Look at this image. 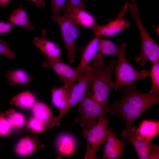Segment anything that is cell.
Instances as JSON below:
<instances>
[{"instance_id": "30bf717a", "label": "cell", "mask_w": 159, "mask_h": 159, "mask_svg": "<svg viewBox=\"0 0 159 159\" xmlns=\"http://www.w3.org/2000/svg\"><path fill=\"white\" fill-rule=\"evenodd\" d=\"M42 36L35 37L32 41L33 44L45 54L47 59L54 61L62 60V51L59 46L46 39L44 30L42 31Z\"/></svg>"}, {"instance_id": "277c9868", "label": "cell", "mask_w": 159, "mask_h": 159, "mask_svg": "<svg viewBox=\"0 0 159 159\" xmlns=\"http://www.w3.org/2000/svg\"><path fill=\"white\" fill-rule=\"evenodd\" d=\"M117 62L114 60L101 69L89 85L92 99L99 104L107 105L109 95L115 87V83L112 77Z\"/></svg>"}, {"instance_id": "7a4b0ae2", "label": "cell", "mask_w": 159, "mask_h": 159, "mask_svg": "<svg viewBox=\"0 0 159 159\" xmlns=\"http://www.w3.org/2000/svg\"><path fill=\"white\" fill-rule=\"evenodd\" d=\"M79 116L74 119L80 124L84 138L89 130L96 124L99 118L109 113L110 105H102L94 101L91 97L90 87H89L82 100L78 104Z\"/></svg>"}, {"instance_id": "cb8c5ba5", "label": "cell", "mask_w": 159, "mask_h": 159, "mask_svg": "<svg viewBox=\"0 0 159 159\" xmlns=\"http://www.w3.org/2000/svg\"><path fill=\"white\" fill-rule=\"evenodd\" d=\"M37 144L34 140L29 137H26L22 139L18 143L16 151L21 155H26L32 153L37 149Z\"/></svg>"}, {"instance_id": "f546056e", "label": "cell", "mask_w": 159, "mask_h": 159, "mask_svg": "<svg viewBox=\"0 0 159 159\" xmlns=\"http://www.w3.org/2000/svg\"><path fill=\"white\" fill-rule=\"evenodd\" d=\"M0 54L12 60L16 58L15 53L11 49L9 44L1 38H0Z\"/></svg>"}, {"instance_id": "484cf974", "label": "cell", "mask_w": 159, "mask_h": 159, "mask_svg": "<svg viewBox=\"0 0 159 159\" xmlns=\"http://www.w3.org/2000/svg\"><path fill=\"white\" fill-rule=\"evenodd\" d=\"M152 87L149 93L159 95V62L153 63L149 72Z\"/></svg>"}, {"instance_id": "9a60e30c", "label": "cell", "mask_w": 159, "mask_h": 159, "mask_svg": "<svg viewBox=\"0 0 159 159\" xmlns=\"http://www.w3.org/2000/svg\"><path fill=\"white\" fill-rule=\"evenodd\" d=\"M34 117L43 123L50 129L58 125L57 117L53 114L49 107L41 102L36 103L32 107Z\"/></svg>"}, {"instance_id": "603a6c76", "label": "cell", "mask_w": 159, "mask_h": 159, "mask_svg": "<svg viewBox=\"0 0 159 159\" xmlns=\"http://www.w3.org/2000/svg\"><path fill=\"white\" fill-rule=\"evenodd\" d=\"M35 103L36 99L34 96L28 91L20 93L13 97L10 102L11 105L22 108L32 107Z\"/></svg>"}, {"instance_id": "4316f807", "label": "cell", "mask_w": 159, "mask_h": 159, "mask_svg": "<svg viewBox=\"0 0 159 159\" xmlns=\"http://www.w3.org/2000/svg\"><path fill=\"white\" fill-rule=\"evenodd\" d=\"M86 8L85 0H67L66 5L61 11L63 13H69L76 9H85Z\"/></svg>"}, {"instance_id": "5b68a950", "label": "cell", "mask_w": 159, "mask_h": 159, "mask_svg": "<svg viewBox=\"0 0 159 159\" xmlns=\"http://www.w3.org/2000/svg\"><path fill=\"white\" fill-rule=\"evenodd\" d=\"M92 65L82 75L77 83L75 84L69 92V99L65 108L59 112L58 117L62 118L73 107L79 104L85 95L90 84L98 71L105 65L103 55L97 53L93 59Z\"/></svg>"}, {"instance_id": "ba28073f", "label": "cell", "mask_w": 159, "mask_h": 159, "mask_svg": "<svg viewBox=\"0 0 159 159\" xmlns=\"http://www.w3.org/2000/svg\"><path fill=\"white\" fill-rule=\"evenodd\" d=\"M56 22L58 23L67 49L69 62L73 63L76 59V43L80 32V28L70 16L68 13L59 16Z\"/></svg>"}, {"instance_id": "e575fe53", "label": "cell", "mask_w": 159, "mask_h": 159, "mask_svg": "<svg viewBox=\"0 0 159 159\" xmlns=\"http://www.w3.org/2000/svg\"><path fill=\"white\" fill-rule=\"evenodd\" d=\"M11 0H0V7L6 6Z\"/></svg>"}, {"instance_id": "52a82bcc", "label": "cell", "mask_w": 159, "mask_h": 159, "mask_svg": "<svg viewBox=\"0 0 159 159\" xmlns=\"http://www.w3.org/2000/svg\"><path fill=\"white\" fill-rule=\"evenodd\" d=\"M118 58L114 69L116 75L115 91L149 76V72L145 69L139 71L130 64L126 59L125 53Z\"/></svg>"}, {"instance_id": "d4e9b609", "label": "cell", "mask_w": 159, "mask_h": 159, "mask_svg": "<svg viewBox=\"0 0 159 159\" xmlns=\"http://www.w3.org/2000/svg\"><path fill=\"white\" fill-rule=\"evenodd\" d=\"M4 114L11 126L20 127L24 124L25 120L24 116L13 109H10L6 111Z\"/></svg>"}, {"instance_id": "4dcf8cb0", "label": "cell", "mask_w": 159, "mask_h": 159, "mask_svg": "<svg viewBox=\"0 0 159 159\" xmlns=\"http://www.w3.org/2000/svg\"><path fill=\"white\" fill-rule=\"evenodd\" d=\"M11 126L4 115L0 113V135H6L9 132Z\"/></svg>"}, {"instance_id": "d6a6232c", "label": "cell", "mask_w": 159, "mask_h": 159, "mask_svg": "<svg viewBox=\"0 0 159 159\" xmlns=\"http://www.w3.org/2000/svg\"><path fill=\"white\" fill-rule=\"evenodd\" d=\"M149 159H159V146L155 145L153 151L150 155Z\"/></svg>"}, {"instance_id": "1f68e13d", "label": "cell", "mask_w": 159, "mask_h": 159, "mask_svg": "<svg viewBox=\"0 0 159 159\" xmlns=\"http://www.w3.org/2000/svg\"><path fill=\"white\" fill-rule=\"evenodd\" d=\"M12 29V24L9 21L0 22V34L8 33Z\"/></svg>"}, {"instance_id": "5bb4252c", "label": "cell", "mask_w": 159, "mask_h": 159, "mask_svg": "<svg viewBox=\"0 0 159 159\" xmlns=\"http://www.w3.org/2000/svg\"><path fill=\"white\" fill-rule=\"evenodd\" d=\"M129 22L126 20L117 19L103 25L95 24L92 28L95 36L109 37L118 34L128 27Z\"/></svg>"}, {"instance_id": "f1b7e54d", "label": "cell", "mask_w": 159, "mask_h": 159, "mask_svg": "<svg viewBox=\"0 0 159 159\" xmlns=\"http://www.w3.org/2000/svg\"><path fill=\"white\" fill-rule=\"evenodd\" d=\"M67 0H51V11L52 19L56 22L58 14L63 8L66 1Z\"/></svg>"}, {"instance_id": "8992f818", "label": "cell", "mask_w": 159, "mask_h": 159, "mask_svg": "<svg viewBox=\"0 0 159 159\" xmlns=\"http://www.w3.org/2000/svg\"><path fill=\"white\" fill-rule=\"evenodd\" d=\"M109 124L107 117L103 115L88 131L85 138L87 141V147L84 159H95L97 158V152L108 138Z\"/></svg>"}, {"instance_id": "d6986e66", "label": "cell", "mask_w": 159, "mask_h": 159, "mask_svg": "<svg viewBox=\"0 0 159 159\" xmlns=\"http://www.w3.org/2000/svg\"><path fill=\"white\" fill-rule=\"evenodd\" d=\"M127 44L122 43L120 46H117L111 41L107 39H99L98 51L102 55H113L117 58L124 53Z\"/></svg>"}, {"instance_id": "4fadbf2b", "label": "cell", "mask_w": 159, "mask_h": 159, "mask_svg": "<svg viewBox=\"0 0 159 159\" xmlns=\"http://www.w3.org/2000/svg\"><path fill=\"white\" fill-rule=\"evenodd\" d=\"M121 135L125 141H129L132 144L139 159H149L155 145L150 144L149 141L138 139L131 130L128 131L125 130Z\"/></svg>"}, {"instance_id": "8d00e7d4", "label": "cell", "mask_w": 159, "mask_h": 159, "mask_svg": "<svg viewBox=\"0 0 159 159\" xmlns=\"http://www.w3.org/2000/svg\"><path fill=\"white\" fill-rule=\"evenodd\" d=\"M132 1H133V2H135V1L136 0H132Z\"/></svg>"}, {"instance_id": "2e32d148", "label": "cell", "mask_w": 159, "mask_h": 159, "mask_svg": "<svg viewBox=\"0 0 159 159\" xmlns=\"http://www.w3.org/2000/svg\"><path fill=\"white\" fill-rule=\"evenodd\" d=\"M159 133V121L147 120L143 121L133 133L138 139L149 142Z\"/></svg>"}, {"instance_id": "8fae6325", "label": "cell", "mask_w": 159, "mask_h": 159, "mask_svg": "<svg viewBox=\"0 0 159 159\" xmlns=\"http://www.w3.org/2000/svg\"><path fill=\"white\" fill-rule=\"evenodd\" d=\"M106 145L103 147V159H118L122 156L124 150L126 148V142L120 140L113 129H109V133Z\"/></svg>"}, {"instance_id": "44dd1931", "label": "cell", "mask_w": 159, "mask_h": 159, "mask_svg": "<svg viewBox=\"0 0 159 159\" xmlns=\"http://www.w3.org/2000/svg\"><path fill=\"white\" fill-rule=\"evenodd\" d=\"M9 22L12 24L22 27L29 31L34 29L28 18L26 10L23 8H18L14 10L10 16Z\"/></svg>"}, {"instance_id": "7c38bea8", "label": "cell", "mask_w": 159, "mask_h": 159, "mask_svg": "<svg viewBox=\"0 0 159 159\" xmlns=\"http://www.w3.org/2000/svg\"><path fill=\"white\" fill-rule=\"evenodd\" d=\"M100 38L95 36L82 49L80 63L76 67L81 75H83L87 71L90 67L89 65L90 62L97 54Z\"/></svg>"}, {"instance_id": "83f0119b", "label": "cell", "mask_w": 159, "mask_h": 159, "mask_svg": "<svg viewBox=\"0 0 159 159\" xmlns=\"http://www.w3.org/2000/svg\"><path fill=\"white\" fill-rule=\"evenodd\" d=\"M27 127L36 132H43L45 130L44 125L34 117L29 118L27 124Z\"/></svg>"}, {"instance_id": "836d02e7", "label": "cell", "mask_w": 159, "mask_h": 159, "mask_svg": "<svg viewBox=\"0 0 159 159\" xmlns=\"http://www.w3.org/2000/svg\"><path fill=\"white\" fill-rule=\"evenodd\" d=\"M32 2L37 8H44L45 6V0H28Z\"/></svg>"}, {"instance_id": "7402d4cb", "label": "cell", "mask_w": 159, "mask_h": 159, "mask_svg": "<svg viewBox=\"0 0 159 159\" xmlns=\"http://www.w3.org/2000/svg\"><path fill=\"white\" fill-rule=\"evenodd\" d=\"M5 77L10 85L19 84L27 85L33 78L29 75L24 70L17 69L6 72Z\"/></svg>"}, {"instance_id": "3957f363", "label": "cell", "mask_w": 159, "mask_h": 159, "mask_svg": "<svg viewBox=\"0 0 159 159\" xmlns=\"http://www.w3.org/2000/svg\"><path fill=\"white\" fill-rule=\"evenodd\" d=\"M127 9L131 12L138 28L141 41V52L139 55L135 58V61L140 62V66L143 67L149 61L153 63L159 62V47L143 26L137 4L133 2L128 3Z\"/></svg>"}, {"instance_id": "6da1fadb", "label": "cell", "mask_w": 159, "mask_h": 159, "mask_svg": "<svg viewBox=\"0 0 159 159\" xmlns=\"http://www.w3.org/2000/svg\"><path fill=\"white\" fill-rule=\"evenodd\" d=\"M123 93L122 99L110 105L109 113L121 117L125 124L126 130L130 131L134 121L147 109L159 102V96L140 92L132 84L127 85Z\"/></svg>"}, {"instance_id": "e0dca14e", "label": "cell", "mask_w": 159, "mask_h": 159, "mask_svg": "<svg viewBox=\"0 0 159 159\" xmlns=\"http://www.w3.org/2000/svg\"><path fill=\"white\" fill-rule=\"evenodd\" d=\"M85 9H76L68 14L77 25L86 28H92L96 24L95 19Z\"/></svg>"}, {"instance_id": "ac0fdd59", "label": "cell", "mask_w": 159, "mask_h": 159, "mask_svg": "<svg viewBox=\"0 0 159 159\" xmlns=\"http://www.w3.org/2000/svg\"><path fill=\"white\" fill-rule=\"evenodd\" d=\"M56 147L59 153L62 155H69L74 152L76 143L74 138L67 134L60 135L56 141Z\"/></svg>"}, {"instance_id": "ffe728a7", "label": "cell", "mask_w": 159, "mask_h": 159, "mask_svg": "<svg viewBox=\"0 0 159 159\" xmlns=\"http://www.w3.org/2000/svg\"><path fill=\"white\" fill-rule=\"evenodd\" d=\"M51 92L53 104L59 109L60 112L67 104L69 98V92L64 85L59 87H54Z\"/></svg>"}, {"instance_id": "9c48e42d", "label": "cell", "mask_w": 159, "mask_h": 159, "mask_svg": "<svg viewBox=\"0 0 159 159\" xmlns=\"http://www.w3.org/2000/svg\"><path fill=\"white\" fill-rule=\"evenodd\" d=\"M42 66L44 68H52L61 79L69 92L82 76L80 74L76 67H72L62 60L54 61L46 58L42 62Z\"/></svg>"}, {"instance_id": "d590c367", "label": "cell", "mask_w": 159, "mask_h": 159, "mask_svg": "<svg viewBox=\"0 0 159 159\" xmlns=\"http://www.w3.org/2000/svg\"><path fill=\"white\" fill-rule=\"evenodd\" d=\"M155 26V27H154V26L153 27H154V29L155 30L156 32H157V33L158 34V32L159 33V31H158V29H158L159 28L158 27H158H156V26Z\"/></svg>"}]
</instances>
